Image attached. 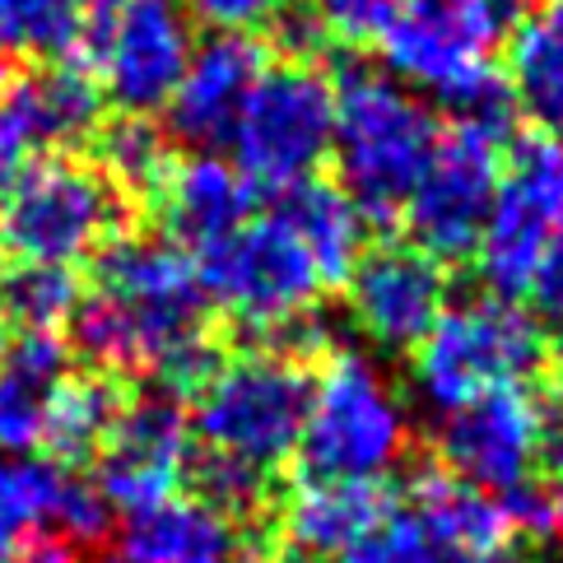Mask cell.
<instances>
[{
  "label": "cell",
  "mask_w": 563,
  "mask_h": 563,
  "mask_svg": "<svg viewBox=\"0 0 563 563\" xmlns=\"http://www.w3.org/2000/svg\"><path fill=\"white\" fill-rule=\"evenodd\" d=\"M85 24V0H0V70L75 56Z\"/></svg>",
  "instance_id": "27"
},
{
  "label": "cell",
  "mask_w": 563,
  "mask_h": 563,
  "mask_svg": "<svg viewBox=\"0 0 563 563\" xmlns=\"http://www.w3.org/2000/svg\"><path fill=\"white\" fill-rule=\"evenodd\" d=\"M210 294L196 256L168 238H112L93 261V294L70 317L75 350L98 373H158L177 350L206 340Z\"/></svg>",
  "instance_id": "1"
},
{
  "label": "cell",
  "mask_w": 563,
  "mask_h": 563,
  "mask_svg": "<svg viewBox=\"0 0 563 563\" xmlns=\"http://www.w3.org/2000/svg\"><path fill=\"white\" fill-rule=\"evenodd\" d=\"M335 168L345 191L368 224H396L400 210L429 168L438 145L433 108L387 70L358 56H335Z\"/></svg>",
  "instance_id": "2"
},
{
  "label": "cell",
  "mask_w": 563,
  "mask_h": 563,
  "mask_svg": "<svg viewBox=\"0 0 563 563\" xmlns=\"http://www.w3.org/2000/svg\"><path fill=\"white\" fill-rule=\"evenodd\" d=\"M266 33H271L266 47L285 52V62H317V56L335 47L308 0H279L275 14L266 19Z\"/></svg>",
  "instance_id": "34"
},
{
  "label": "cell",
  "mask_w": 563,
  "mask_h": 563,
  "mask_svg": "<svg viewBox=\"0 0 563 563\" xmlns=\"http://www.w3.org/2000/svg\"><path fill=\"white\" fill-rule=\"evenodd\" d=\"M466 563H521L517 554H512V545L508 550H494V554H479V559H466Z\"/></svg>",
  "instance_id": "40"
},
{
  "label": "cell",
  "mask_w": 563,
  "mask_h": 563,
  "mask_svg": "<svg viewBox=\"0 0 563 563\" xmlns=\"http://www.w3.org/2000/svg\"><path fill=\"white\" fill-rule=\"evenodd\" d=\"M335 140V89L312 62L266 66L233 122V164L256 191L308 183Z\"/></svg>",
  "instance_id": "7"
},
{
  "label": "cell",
  "mask_w": 563,
  "mask_h": 563,
  "mask_svg": "<svg viewBox=\"0 0 563 563\" xmlns=\"http://www.w3.org/2000/svg\"><path fill=\"white\" fill-rule=\"evenodd\" d=\"M550 354H554V364H559V373H563V317H559V331H554V340H550Z\"/></svg>",
  "instance_id": "43"
},
{
  "label": "cell",
  "mask_w": 563,
  "mask_h": 563,
  "mask_svg": "<svg viewBox=\"0 0 563 563\" xmlns=\"http://www.w3.org/2000/svg\"><path fill=\"white\" fill-rule=\"evenodd\" d=\"M191 452L196 438H191L187 400H177L164 387L145 396H126L103 452H98L93 485L108 498V508H122L135 517L173 498V489L187 479Z\"/></svg>",
  "instance_id": "13"
},
{
  "label": "cell",
  "mask_w": 563,
  "mask_h": 563,
  "mask_svg": "<svg viewBox=\"0 0 563 563\" xmlns=\"http://www.w3.org/2000/svg\"><path fill=\"white\" fill-rule=\"evenodd\" d=\"M131 200L117 191L93 164L47 154L19 168L0 206V247L14 261H56L75 266L89 252L122 238Z\"/></svg>",
  "instance_id": "6"
},
{
  "label": "cell",
  "mask_w": 563,
  "mask_h": 563,
  "mask_svg": "<svg viewBox=\"0 0 563 563\" xmlns=\"http://www.w3.org/2000/svg\"><path fill=\"white\" fill-rule=\"evenodd\" d=\"M419 521L429 527V536L438 540V550L448 563H466L479 554L508 550L512 545V521L503 498L485 494L456 479L448 471H424L415 479V503Z\"/></svg>",
  "instance_id": "23"
},
{
  "label": "cell",
  "mask_w": 563,
  "mask_h": 563,
  "mask_svg": "<svg viewBox=\"0 0 563 563\" xmlns=\"http://www.w3.org/2000/svg\"><path fill=\"white\" fill-rule=\"evenodd\" d=\"M196 271L210 303L229 308L243 331L271 340L289 321L308 317L327 289L303 243L275 214L247 219L238 233L196 252Z\"/></svg>",
  "instance_id": "9"
},
{
  "label": "cell",
  "mask_w": 563,
  "mask_h": 563,
  "mask_svg": "<svg viewBox=\"0 0 563 563\" xmlns=\"http://www.w3.org/2000/svg\"><path fill=\"white\" fill-rule=\"evenodd\" d=\"M89 563H122V559H89Z\"/></svg>",
  "instance_id": "45"
},
{
  "label": "cell",
  "mask_w": 563,
  "mask_h": 563,
  "mask_svg": "<svg viewBox=\"0 0 563 563\" xmlns=\"http://www.w3.org/2000/svg\"><path fill=\"white\" fill-rule=\"evenodd\" d=\"M540 410V461H545L550 479H563V382L550 387L545 400H536Z\"/></svg>",
  "instance_id": "37"
},
{
  "label": "cell",
  "mask_w": 563,
  "mask_h": 563,
  "mask_svg": "<svg viewBox=\"0 0 563 563\" xmlns=\"http://www.w3.org/2000/svg\"><path fill=\"white\" fill-rule=\"evenodd\" d=\"M191 52V19L177 0H131L117 14H93L79 37V62L93 70L98 89L122 117L164 112Z\"/></svg>",
  "instance_id": "11"
},
{
  "label": "cell",
  "mask_w": 563,
  "mask_h": 563,
  "mask_svg": "<svg viewBox=\"0 0 563 563\" xmlns=\"http://www.w3.org/2000/svg\"><path fill=\"white\" fill-rule=\"evenodd\" d=\"M410 452V415L373 358L331 350L312 382L298 438V475L335 485H382Z\"/></svg>",
  "instance_id": "3"
},
{
  "label": "cell",
  "mask_w": 563,
  "mask_h": 563,
  "mask_svg": "<svg viewBox=\"0 0 563 563\" xmlns=\"http://www.w3.org/2000/svg\"><path fill=\"white\" fill-rule=\"evenodd\" d=\"M508 93L517 117L563 140V0H531L508 33Z\"/></svg>",
  "instance_id": "22"
},
{
  "label": "cell",
  "mask_w": 563,
  "mask_h": 563,
  "mask_svg": "<svg viewBox=\"0 0 563 563\" xmlns=\"http://www.w3.org/2000/svg\"><path fill=\"white\" fill-rule=\"evenodd\" d=\"M521 0H400L382 29V66L406 89H424L448 103L494 70L498 43L512 33Z\"/></svg>",
  "instance_id": "8"
},
{
  "label": "cell",
  "mask_w": 563,
  "mask_h": 563,
  "mask_svg": "<svg viewBox=\"0 0 563 563\" xmlns=\"http://www.w3.org/2000/svg\"><path fill=\"white\" fill-rule=\"evenodd\" d=\"M85 285L75 266L56 261H10L0 271V321L19 331H56L75 317Z\"/></svg>",
  "instance_id": "28"
},
{
  "label": "cell",
  "mask_w": 563,
  "mask_h": 563,
  "mask_svg": "<svg viewBox=\"0 0 563 563\" xmlns=\"http://www.w3.org/2000/svg\"><path fill=\"white\" fill-rule=\"evenodd\" d=\"M0 126L24 150H79L103 126V89L79 56L0 70Z\"/></svg>",
  "instance_id": "16"
},
{
  "label": "cell",
  "mask_w": 563,
  "mask_h": 563,
  "mask_svg": "<svg viewBox=\"0 0 563 563\" xmlns=\"http://www.w3.org/2000/svg\"><path fill=\"white\" fill-rule=\"evenodd\" d=\"M126 406V387L112 373H70L62 387L52 391L47 424H43V452L52 466H79L103 452V442Z\"/></svg>",
  "instance_id": "25"
},
{
  "label": "cell",
  "mask_w": 563,
  "mask_h": 563,
  "mask_svg": "<svg viewBox=\"0 0 563 563\" xmlns=\"http://www.w3.org/2000/svg\"><path fill=\"white\" fill-rule=\"evenodd\" d=\"M438 456L448 475L494 498L531 485L540 461V410L527 387H494L448 410L438 419Z\"/></svg>",
  "instance_id": "14"
},
{
  "label": "cell",
  "mask_w": 563,
  "mask_h": 563,
  "mask_svg": "<svg viewBox=\"0 0 563 563\" xmlns=\"http://www.w3.org/2000/svg\"><path fill=\"white\" fill-rule=\"evenodd\" d=\"M252 200H256V187L238 173V164L200 150L168 168L164 187L154 196V210L164 219L173 243H187L200 252L243 229L252 219Z\"/></svg>",
  "instance_id": "18"
},
{
  "label": "cell",
  "mask_w": 563,
  "mask_h": 563,
  "mask_svg": "<svg viewBox=\"0 0 563 563\" xmlns=\"http://www.w3.org/2000/svg\"><path fill=\"white\" fill-rule=\"evenodd\" d=\"M85 5H89L93 14H117L122 5H131V0H85Z\"/></svg>",
  "instance_id": "41"
},
{
  "label": "cell",
  "mask_w": 563,
  "mask_h": 563,
  "mask_svg": "<svg viewBox=\"0 0 563 563\" xmlns=\"http://www.w3.org/2000/svg\"><path fill=\"white\" fill-rule=\"evenodd\" d=\"M508 135L498 126L479 122H452L438 131V145L429 154V168L406 200V229L419 252L433 261H466L479 243L485 214L494 206L498 177H503V154H508Z\"/></svg>",
  "instance_id": "10"
},
{
  "label": "cell",
  "mask_w": 563,
  "mask_h": 563,
  "mask_svg": "<svg viewBox=\"0 0 563 563\" xmlns=\"http://www.w3.org/2000/svg\"><path fill=\"white\" fill-rule=\"evenodd\" d=\"M62 479L66 471L52 461L0 456V563H19V550L47 531Z\"/></svg>",
  "instance_id": "29"
},
{
  "label": "cell",
  "mask_w": 563,
  "mask_h": 563,
  "mask_svg": "<svg viewBox=\"0 0 563 563\" xmlns=\"http://www.w3.org/2000/svg\"><path fill=\"white\" fill-rule=\"evenodd\" d=\"M238 531L200 498H168L122 527V563H233Z\"/></svg>",
  "instance_id": "24"
},
{
  "label": "cell",
  "mask_w": 563,
  "mask_h": 563,
  "mask_svg": "<svg viewBox=\"0 0 563 563\" xmlns=\"http://www.w3.org/2000/svg\"><path fill=\"white\" fill-rule=\"evenodd\" d=\"M563 224V140L527 135L512 150L508 173L498 177L494 206L475 243V275L494 298H527L540 252Z\"/></svg>",
  "instance_id": "12"
},
{
  "label": "cell",
  "mask_w": 563,
  "mask_h": 563,
  "mask_svg": "<svg viewBox=\"0 0 563 563\" xmlns=\"http://www.w3.org/2000/svg\"><path fill=\"white\" fill-rule=\"evenodd\" d=\"M47 527H56V536L70 540V545H98V540H108L112 531V508L108 498L98 494V485H89V479H79L66 471L62 479V494H56L52 503V521Z\"/></svg>",
  "instance_id": "32"
},
{
  "label": "cell",
  "mask_w": 563,
  "mask_h": 563,
  "mask_svg": "<svg viewBox=\"0 0 563 563\" xmlns=\"http://www.w3.org/2000/svg\"><path fill=\"white\" fill-rule=\"evenodd\" d=\"M317 10L321 29L340 47H368L382 37V29L391 24V14L400 10V0H308Z\"/></svg>",
  "instance_id": "33"
},
{
  "label": "cell",
  "mask_w": 563,
  "mask_h": 563,
  "mask_svg": "<svg viewBox=\"0 0 563 563\" xmlns=\"http://www.w3.org/2000/svg\"><path fill=\"white\" fill-rule=\"evenodd\" d=\"M271 214L303 243V252L312 256V266L327 289L345 285L354 275L358 256H364V243H368V219L340 191V183H321V177L294 183L285 191H275Z\"/></svg>",
  "instance_id": "21"
},
{
  "label": "cell",
  "mask_w": 563,
  "mask_h": 563,
  "mask_svg": "<svg viewBox=\"0 0 563 563\" xmlns=\"http://www.w3.org/2000/svg\"><path fill=\"white\" fill-rule=\"evenodd\" d=\"M233 563H285V559H275L266 550H247V554H233Z\"/></svg>",
  "instance_id": "42"
},
{
  "label": "cell",
  "mask_w": 563,
  "mask_h": 563,
  "mask_svg": "<svg viewBox=\"0 0 563 563\" xmlns=\"http://www.w3.org/2000/svg\"><path fill=\"white\" fill-rule=\"evenodd\" d=\"M410 354L419 400L448 415L475 400L479 391L521 387L545 358V335L521 303L485 294L442 308V317Z\"/></svg>",
  "instance_id": "5"
},
{
  "label": "cell",
  "mask_w": 563,
  "mask_h": 563,
  "mask_svg": "<svg viewBox=\"0 0 563 563\" xmlns=\"http://www.w3.org/2000/svg\"><path fill=\"white\" fill-rule=\"evenodd\" d=\"M19 168H24V145H19V140L5 126H0V206H5V196L14 187Z\"/></svg>",
  "instance_id": "39"
},
{
  "label": "cell",
  "mask_w": 563,
  "mask_h": 563,
  "mask_svg": "<svg viewBox=\"0 0 563 563\" xmlns=\"http://www.w3.org/2000/svg\"><path fill=\"white\" fill-rule=\"evenodd\" d=\"M89 145L98 158L93 168L103 173L131 206H154L168 168L177 164L168 150V135L158 131L150 117H112V122L93 131Z\"/></svg>",
  "instance_id": "26"
},
{
  "label": "cell",
  "mask_w": 563,
  "mask_h": 563,
  "mask_svg": "<svg viewBox=\"0 0 563 563\" xmlns=\"http://www.w3.org/2000/svg\"><path fill=\"white\" fill-rule=\"evenodd\" d=\"M312 406V373L289 354L256 350L219 358L206 387L191 396V438L206 452L275 471L298 452Z\"/></svg>",
  "instance_id": "4"
},
{
  "label": "cell",
  "mask_w": 563,
  "mask_h": 563,
  "mask_svg": "<svg viewBox=\"0 0 563 563\" xmlns=\"http://www.w3.org/2000/svg\"><path fill=\"white\" fill-rule=\"evenodd\" d=\"M345 285L354 327L382 350H415L448 308V266L415 243L364 247Z\"/></svg>",
  "instance_id": "15"
},
{
  "label": "cell",
  "mask_w": 563,
  "mask_h": 563,
  "mask_svg": "<svg viewBox=\"0 0 563 563\" xmlns=\"http://www.w3.org/2000/svg\"><path fill=\"white\" fill-rule=\"evenodd\" d=\"M340 563H448V559H442L438 540L429 536L415 508H387V517L368 536H358L340 554Z\"/></svg>",
  "instance_id": "31"
},
{
  "label": "cell",
  "mask_w": 563,
  "mask_h": 563,
  "mask_svg": "<svg viewBox=\"0 0 563 563\" xmlns=\"http://www.w3.org/2000/svg\"><path fill=\"white\" fill-rule=\"evenodd\" d=\"M187 485L196 489L200 503H210L214 512H224L229 521L238 517H256L271 498V475L247 466V461H233V456H219L196 448L191 452V466H187Z\"/></svg>",
  "instance_id": "30"
},
{
  "label": "cell",
  "mask_w": 563,
  "mask_h": 563,
  "mask_svg": "<svg viewBox=\"0 0 563 563\" xmlns=\"http://www.w3.org/2000/svg\"><path fill=\"white\" fill-rule=\"evenodd\" d=\"M19 563H79V550L56 531H37L29 545L19 550Z\"/></svg>",
  "instance_id": "38"
},
{
  "label": "cell",
  "mask_w": 563,
  "mask_h": 563,
  "mask_svg": "<svg viewBox=\"0 0 563 563\" xmlns=\"http://www.w3.org/2000/svg\"><path fill=\"white\" fill-rule=\"evenodd\" d=\"M527 298L536 303V312H545V317H563V224L554 229V238L545 243V252H540V266L531 275V289Z\"/></svg>",
  "instance_id": "36"
},
{
  "label": "cell",
  "mask_w": 563,
  "mask_h": 563,
  "mask_svg": "<svg viewBox=\"0 0 563 563\" xmlns=\"http://www.w3.org/2000/svg\"><path fill=\"white\" fill-rule=\"evenodd\" d=\"M271 66V47L256 33H210L196 43L183 85L168 98V126L183 145L214 150L233 135L252 85Z\"/></svg>",
  "instance_id": "17"
},
{
  "label": "cell",
  "mask_w": 563,
  "mask_h": 563,
  "mask_svg": "<svg viewBox=\"0 0 563 563\" xmlns=\"http://www.w3.org/2000/svg\"><path fill=\"white\" fill-rule=\"evenodd\" d=\"M521 5H531V0H521Z\"/></svg>",
  "instance_id": "46"
},
{
  "label": "cell",
  "mask_w": 563,
  "mask_h": 563,
  "mask_svg": "<svg viewBox=\"0 0 563 563\" xmlns=\"http://www.w3.org/2000/svg\"><path fill=\"white\" fill-rule=\"evenodd\" d=\"M70 377V345L56 331L10 340L0 358V456H29L43 448L52 391Z\"/></svg>",
  "instance_id": "20"
},
{
  "label": "cell",
  "mask_w": 563,
  "mask_h": 563,
  "mask_svg": "<svg viewBox=\"0 0 563 563\" xmlns=\"http://www.w3.org/2000/svg\"><path fill=\"white\" fill-rule=\"evenodd\" d=\"M279 0H187V10L214 33H252L275 14Z\"/></svg>",
  "instance_id": "35"
},
{
  "label": "cell",
  "mask_w": 563,
  "mask_h": 563,
  "mask_svg": "<svg viewBox=\"0 0 563 563\" xmlns=\"http://www.w3.org/2000/svg\"><path fill=\"white\" fill-rule=\"evenodd\" d=\"M10 340H14V335H10V327H5V321H0V358H5V350H10Z\"/></svg>",
  "instance_id": "44"
},
{
  "label": "cell",
  "mask_w": 563,
  "mask_h": 563,
  "mask_svg": "<svg viewBox=\"0 0 563 563\" xmlns=\"http://www.w3.org/2000/svg\"><path fill=\"white\" fill-rule=\"evenodd\" d=\"M391 498L382 485H335V479H303L279 508V540L294 559H340L358 536H368L387 517Z\"/></svg>",
  "instance_id": "19"
}]
</instances>
